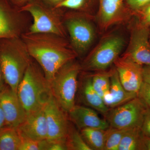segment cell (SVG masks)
Instances as JSON below:
<instances>
[{"label":"cell","mask_w":150,"mask_h":150,"mask_svg":"<svg viewBox=\"0 0 150 150\" xmlns=\"http://www.w3.org/2000/svg\"><path fill=\"white\" fill-rule=\"evenodd\" d=\"M21 38L49 83L60 69L78 55L64 37L56 34L28 32L23 34Z\"/></svg>","instance_id":"obj_1"},{"label":"cell","mask_w":150,"mask_h":150,"mask_svg":"<svg viewBox=\"0 0 150 150\" xmlns=\"http://www.w3.org/2000/svg\"><path fill=\"white\" fill-rule=\"evenodd\" d=\"M1 40L0 64L5 83L17 93L19 84L32 62V58L19 37Z\"/></svg>","instance_id":"obj_2"},{"label":"cell","mask_w":150,"mask_h":150,"mask_svg":"<svg viewBox=\"0 0 150 150\" xmlns=\"http://www.w3.org/2000/svg\"><path fill=\"white\" fill-rule=\"evenodd\" d=\"M17 94L27 113L42 108L51 98L50 83L39 65L31 62L19 84Z\"/></svg>","instance_id":"obj_3"},{"label":"cell","mask_w":150,"mask_h":150,"mask_svg":"<svg viewBox=\"0 0 150 150\" xmlns=\"http://www.w3.org/2000/svg\"><path fill=\"white\" fill-rule=\"evenodd\" d=\"M81 67L74 60L64 65L50 82L52 96L65 112L75 106Z\"/></svg>","instance_id":"obj_4"},{"label":"cell","mask_w":150,"mask_h":150,"mask_svg":"<svg viewBox=\"0 0 150 150\" xmlns=\"http://www.w3.org/2000/svg\"><path fill=\"white\" fill-rule=\"evenodd\" d=\"M125 45L122 36L111 35L105 37L96 46L84 61L81 69L102 71L114 64Z\"/></svg>","instance_id":"obj_5"},{"label":"cell","mask_w":150,"mask_h":150,"mask_svg":"<svg viewBox=\"0 0 150 150\" xmlns=\"http://www.w3.org/2000/svg\"><path fill=\"white\" fill-rule=\"evenodd\" d=\"M54 9L36 0H30L22 6L21 10L28 13L33 18V23L30 26L29 32L53 33L65 37L64 28Z\"/></svg>","instance_id":"obj_6"},{"label":"cell","mask_w":150,"mask_h":150,"mask_svg":"<svg viewBox=\"0 0 150 150\" xmlns=\"http://www.w3.org/2000/svg\"><path fill=\"white\" fill-rule=\"evenodd\" d=\"M147 108L143 100L137 96L121 105L110 108L105 118L112 128H141Z\"/></svg>","instance_id":"obj_7"},{"label":"cell","mask_w":150,"mask_h":150,"mask_svg":"<svg viewBox=\"0 0 150 150\" xmlns=\"http://www.w3.org/2000/svg\"><path fill=\"white\" fill-rule=\"evenodd\" d=\"M150 27L139 20L131 29L128 48L123 55L141 66L150 65Z\"/></svg>","instance_id":"obj_8"},{"label":"cell","mask_w":150,"mask_h":150,"mask_svg":"<svg viewBox=\"0 0 150 150\" xmlns=\"http://www.w3.org/2000/svg\"><path fill=\"white\" fill-rule=\"evenodd\" d=\"M47 127V139L66 141L70 122L68 113L60 107L53 96L44 105Z\"/></svg>","instance_id":"obj_9"},{"label":"cell","mask_w":150,"mask_h":150,"mask_svg":"<svg viewBox=\"0 0 150 150\" xmlns=\"http://www.w3.org/2000/svg\"><path fill=\"white\" fill-rule=\"evenodd\" d=\"M72 46L78 54H83L92 44L95 31L92 25L86 19L74 17L66 21Z\"/></svg>","instance_id":"obj_10"},{"label":"cell","mask_w":150,"mask_h":150,"mask_svg":"<svg viewBox=\"0 0 150 150\" xmlns=\"http://www.w3.org/2000/svg\"><path fill=\"white\" fill-rule=\"evenodd\" d=\"M113 64L124 88L127 91L138 94L144 82L143 66L123 56L118 57Z\"/></svg>","instance_id":"obj_11"},{"label":"cell","mask_w":150,"mask_h":150,"mask_svg":"<svg viewBox=\"0 0 150 150\" xmlns=\"http://www.w3.org/2000/svg\"><path fill=\"white\" fill-rule=\"evenodd\" d=\"M0 105L4 114L6 126L18 128L26 118L27 112L17 94L7 85L0 92Z\"/></svg>","instance_id":"obj_12"},{"label":"cell","mask_w":150,"mask_h":150,"mask_svg":"<svg viewBox=\"0 0 150 150\" xmlns=\"http://www.w3.org/2000/svg\"><path fill=\"white\" fill-rule=\"evenodd\" d=\"M43 107L27 113L24 121L17 128L21 137L36 141L47 139L48 127Z\"/></svg>","instance_id":"obj_13"},{"label":"cell","mask_w":150,"mask_h":150,"mask_svg":"<svg viewBox=\"0 0 150 150\" xmlns=\"http://www.w3.org/2000/svg\"><path fill=\"white\" fill-rule=\"evenodd\" d=\"M68 115L70 121L80 130L86 128L107 129L110 127L105 118L100 117L96 110L89 107L75 105Z\"/></svg>","instance_id":"obj_14"},{"label":"cell","mask_w":150,"mask_h":150,"mask_svg":"<svg viewBox=\"0 0 150 150\" xmlns=\"http://www.w3.org/2000/svg\"><path fill=\"white\" fill-rule=\"evenodd\" d=\"M77 92L79 99L88 107L100 112L104 116L110 108L103 100L96 91L93 86L91 75L86 76L82 78L78 83Z\"/></svg>","instance_id":"obj_15"},{"label":"cell","mask_w":150,"mask_h":150,"mask_svg":"<svg viewBox=\"0 0 150 150\" xmlns=\"http://www.w3.org/2000/svg\"><path fill=\"white\" fill-rule=\"evenodd\" d=\"M21 29L20 21L8 3L0 0V40L19 37Z\"/></svg>","instance_id":"obj_16"},{"label":"cell","mask_w":150,"mask_h":150,"mask_svg":"<svg viewBox=\"0 0 150 150\" xmlns=\"http://www.w3.org/2000/svg\"><path fill=\"white\" fill-rule=\"evenodd\" d=\"M98 21L103 29L118 22L124 13V0H99Z\"/></svg>","instance_id":"obj_17"},{"label":"cell","mask_w":150,"mask_h":150,"mask_svg":"<svg viewBox=\"0 0 150 150\" xmlns=\"http://www.w3.org/2000/svg\"><path fill=\"white\" fill-rule=\"evenodd\" d=\"M110 92L112 98L110 108L121 105L138 96L137 94L129 92L124 88L115 68L111 70Z\"/></svg>","instance_id":"obj_18"},{"label":"cell","mask_w":150,"mask_h":150,"mask_svg":"<svg viewBox=\"0 0 150 150\" xmlns=\"http://www.w3.org/2000/svg\"><path fill=\"white\" fill-rule=\"evenodd\" d=\"M118 150H147L141 128L127 129Z\"/></svg>","instance_id":"obj_19"},{"label":"cell","mask_w":150,"mask_h":150,"mask_svg":"<svg viewBox=\"0 0 150 150\" xmlns=\"http://www.w3.org/2000/svg\"><path fill=\"white\" fill-rule=\"evenodd\" d=\"M80 131L85 142L92 150H104L107 129L86 128Z\"/></svg>","instance_id":"obj_20"},{"label":"cell","mask_w":150,"mask_h":150,"mask_svg":"<svg viewBox=\"0 0 150 150\" xmlns=\"http://www.w3.org/2000/svg\"><path fill=\"white\" fill-rule=\"evenodd\" d=\"M21 141L17 128L6 126L0 129V150H19Z\"/></svg>","instance_id":"obj_21"},{"label":"cell","mask_w":150,"mask_h":150,"mask_svg":"<svg viewBox=\"0 0 150 150\" xmlns=\"http://www.w3.org/2000/svg\"><path fill=\"white\" fill-rule=\"evenodd\" d=\"M68 150H92L85 142L80 132L70 123L66 139Z\"/></svg>","instance_id":"obj_22"},{"label":"cell","mask_w":150,"mask_h":150,"mask_svg":"<svg viewBox=\"0 0 150 150\" xmlns=\"http://www.w3.org/2000/svg\"><path fill=\"white\" fill-rule=\"evenodd\" d=\"M110 73L111 71L109 72L102 71L91 75L93 86L102 98L104 93L110 89Z\"/></svg>","instance_id":"obj_23"},{"label":"cell","mask_w":150,"mask_h":150,"mask_svg":"<svg viewBox=\"0 0 150 150\" xmlns=\"http://www.w3.org/2000/svg\"><path fill=\"white\" fill-rule=\"evenodd\" d=\"M127 130L110 127L108 128L104 150H118L119 145Z\"/></svg>","instance_id":"obj_24"},{"label":"cell","mask_w":150,"mask_h":150,"mask_svg":"<svg viewBox=\"0 0 150 150\" xmlns=\"http://www.w3.org/2000/svg\"><path fill=\"white\" fill-rule=\"evenodd\" d=\"M21 138V145L19 150H45L46 139L36 141L22 137Z\"/></svg>","instance_id":"obj_25"},{"label":"cell","mask_w":150,"mask_h":150,"mask_svg":"<svg viewBox=\"0 0 150 150\" xmlns=\"http://www.w3.org/2000/svg\"><path fill=\"white\" fill-rule=\"evenodd\" d=\"M87 1V0H64L55 7V8H64L72 9H79L83 7Z\"/></svg>","instance_id":"obj_26"},{"label":"cell","mask_w":150,"mask_h":150,"mask_svg":"<svg viewBox=\"0 0 150 150\" xmlns=\"http://www.w3.org/2000/svg\"><path fill=\"white\" fill-rule=\"evenodd\" d=\"M150 2V0H124L128 8L134 14Z\"/></svg>","instance_id":"obj_27"},{"label":"cell","mask_w":150,"mask_h":150,"mask_svg":"<svg viewBox=\"0 0 150 150\" xmlns=\"http://www.w3.org/2000/svg\"><path fill=\"white\" fill-rule=\"evenodd\" d=\"M138 96L150 109V85L144 82L138 93Z\"/></svg>","instance_id":"obj_28"},{"label":"cell","mask_w":150,"mask_h":150,"mask_svg":"<svg viewBox=\"0 0 150 150\" xmlns=\"http://www.w3.org/2000/svg\"><path fill=\"white\" fill-rule=\"evenodd\" d=\"M46 150H68L66 141H52L46 139Z\"/></svg>","instance_id":"obj_29"},{"label":"cell","mask_w":150,"mask_h":150,"mask_svg":"<svg viewBox=\"0 0 150 150\" xmlns=\"http://www.w3.org/2000/svg\"><path fill=\"white\" fill-rule=\"evenodd\" d=\"M141 129L144 137L150 138V109L148 108L145 112Z\"/></svg>","instance_id":"obj_30"},{"label":"cell","mask_w":150,"mask_h":150,"mask_svg":"<svg viewBox=\"0 0 150 150\" xmlns=\"http://www.w3.org/2000/svg\"><path fill=\"white\" fill-rule=\"evenodd\" d=\"M142 74L144 82L150 85V65L143 66Z\"/></svg>","instance_id":"obj_31"},{"label":"cell","mask_w":150,"mask_h":150,"mask_svg":"<svg viewBox=\"0 0 150 150\" xmlns=\"http://www.w3.org/2000/svg\"><path fill=\"white\" fill-rule=\"evenodd\" d=\"M150 14V2L142 8L140 11L136 13V15L139 18L146 16Z\"/></svg>","instance_id":"obj_32"},{"label":"cell","mask_w":150,"mask_h":150,"mask_svg":"<svg viewBox=\"0 0 150 150\" xmlns=\"http://www.w3.org/2000/svg\"><path fill=\"white\" fill-rule=\"evenodd\" d=\"M6 126L5 118L0 105V129Z\"/></svg>","instance_id":"obj_33"},{"label":"cell","mask_w":150,"mask_h":150,"mask_svg":"<svg viewBox=\"0 0 150 150\" xmlns=\"http://www.w3.org/2000/svg\"><path fill=\"white\" fill-rule=\"evenodd\" d=\"M46 4H48L50 6H54V8L58 4L62 2L64 0H43Z\"/></svg>","instance_id":"obj_34"},{"label":"cell","mask_w":150,"mask_h":150,"mask_svg":"<svg viewBox=\"0 0 150 150\" xmlns=\"http://www.w3.org/2000/svg\"><path fill=\"white\" fill-rule=\"evenodd\" d=\"M5 83L2 71L1 68V64H0V92L4 89L5 86L6 84Z\"/></svg>","instance_id":"obj_35"},{"label":"cell","mask_w":150,"mask_h":150,"mask_svg":"<svg viewBox=\"0 0 150 150\" xmlns=\"http://www.w3.org/2000/svg\"><path fill=\"white\" fill-rule=\"evenodd\" d=\"M13 2L18 5L22 6L24 5L28 2L30 1V0H11Z\"/></svg>","instance_id":"obj_36"},{"label":"cell","mask_w":150,"mask_h":150,"mask_svg":"<svg viewBox=\"0 0 150 150\" xmlns=\"http://www.w3.org/2000/svg\"><path fill=\"white\" fill-rule=\"evenodd\" d=\"M145 144L147 150H150V138L145 137Z\"/></svg>","instance_id":"obj_37"},{"label":"cell","mask_w":150,"mask_h":150,"mask_svg":"<svg viewBox=\"0 0 150 150\" xmlns=\"http://www.w3.org/2000/svg\"></svg>","instance_id":"obj_38"}]
</instances>
